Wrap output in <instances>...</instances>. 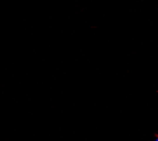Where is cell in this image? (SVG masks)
I'll return each mask as SVG.
<instances>
[{"label": "cell", "mask_w": 158, "mask_h": 141, "mask_svg": "<svg viewBox=\"0 0 158 141\" xmlns=\"http://www.w3.org/2000/svg\"><path fill=\"white\" fill-rule=\"evenodd\" d=\"M154 141H158V138H156L155 140H154Z\"/></svg>", "instance_id": "cell-1"}]
</instances>
